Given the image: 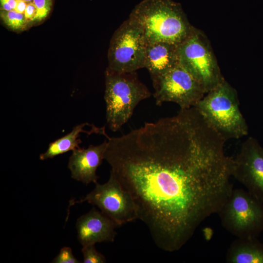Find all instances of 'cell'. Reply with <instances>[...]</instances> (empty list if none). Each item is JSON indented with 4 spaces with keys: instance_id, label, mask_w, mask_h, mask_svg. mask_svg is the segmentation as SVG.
Returning a JSON list of instances; mask_svg holds the SVG:
<instances>
[{
    "instance_id": "obj_1",
    "label": "cell",
    "mask_w": 263,
    "mask_h": 263,
    "mask_svg": "<svg viewBox=\"0 0 263 263\" xmlns=\"http://www.w3.org/2000/svg\"><path fill=\"white\" fill-rule=\"evenodd\" d=\"M226 141L195 107L108 138L110 172L162 250L180 249L231 194Z\"/></svg>"
},
{
    "instance_id": "obj_2",
    "label": "cell",
    "mask_w": 263,
    "mask_h": 263,
    "mask_svg": "<svg viewBox=\"0 0 263 263\" xmlns=\"http://www.w3.org/2000/svg\"><path fill=\"white\" fill-rule=\"evenodd\" d=\"M129 18L140 27L148 43L165 42L179 45L196 30L181 5L172 0H143Z\"/></svg>"
},
{
    "instance_id": "obj_3",
    "label": "cell",
    "mask_w": 263,
    "mask_h": 263,
    "mask_svg": "<svg viewBox=\"0 0 263 263\" xmlns=\"http://www.w3.org/2000/svg\"><path fill=\"white\" fill-rule=\"evenodd\" d=\"M151 93L135 72H105L104 99L107 123L113 132L119 130L132 117L136 106Z\"/></svg>"
},
{
    "instance_id": "obj_4",
    "label": "cell",
    "mask_w": 263,
    "mask_h": 263,
    "mask_svg": "<svg viewBox=\"0 0 263 263\" xmlns=\"http://www.w3.org/2000/svg\"><path fill=\"white\" fill-rule=\"evenodd\" d=\"M236 90L225 79L206 93L195 107L226 140L248 134L246 121L239 107Z\"/></svg>"
},
{
    "instance_id": "obj_5",
    "label": "cell",
    "mask_w": 263,
    "mask_h": 263,
    "mask_svg": "<svg viewBox=\"0 0 263 263\" xmlns=\"http://www.w3.org/2000/svg\"><path fill=\"white\" fill-rule=\"evenodd\" d=\"M217 214L224 228L237 238H257L263 230V203L246 189H233Z\"/></svg>"
},
{
    "instance_id": "obj_6",
    "label": "cell",
    "mask_w": 263,
    "mask_h": 263,
    "mask_svg": "<svg viewBox=\"0 0 263 263\" xmlns=\"http://www.w3.org/2000/svg\"><path fill=\"white\" fill-rule=\"evenodd\" d=\"M179 63L202 85L206 93L225 78L206 36L196 29L178 46Z\"/></svg>"
},
{
    "instance_id": "obj_7",
    "label": "cell",
    "mask_w": 263,
    "mask_h": 263,
    "mask_svg": "<svg viewBox=\"0 0 263 263\" xmlns=\"http://www.w3.org/2000/svg\"><path fill=\"white\" fill-rule=\"evenodd\" d=\"M148 42L140 27L129 18L113 34L108 51L110 69L133 72L145 68Z\"/></svg>"
},
{
    "instance_id": "obj_8",
    "label": "cell",
    "mask_w": 263,
    "mask_h": 263,
    "mask_svg": "<svg viewBox=\"0 0 263 263\" xmlns=\"http://www.w3.org/2000/svg\"><path fill=\"white\" fill-rule=\"evenodd\" d=\"M152 80L158 106L172 102L181 109H188L195 107L206 94L201 83L179 63Z\"/></svg>"
},
{
    "instance_id": "obj_9",
    "label": "cell",
    "mask_w": 263,
    "mask_h": 263,
    "mask_svg": "<svg viewBox=\"0 0 263 263\" xmlns=\"http://www.w3.org/2000/svg\"><path fill=\"white\" fill-rule=\"evenodd\" d=\"M95 184L94 188L85 197L78 201L72 200L70 206L87 202L98 207L118 226L138 219L133 199L112 172L106 183Z\"/></svg>"
},
{
    "instance_id": "obj_10",
    "label": "cell",
    "mask_w": 263,
    "mask_h": 263,
    "mask_svg": "<svg viewBox=\"0 0 263 263\" xmlns=\"http://www.w3.org/2000/svg\"><path fill=\"white\" fill-rule=\"evenodd\" d=\"M233 159L232 177L263 203V148L257 139L249 137Z\"/></svg>"
},
{
    "instance_id": "obj_11",
    "label": "cell",
    "mask_w": 263,
    "mask_h": 263,
    "mask_svg": "<svg viewBox=\"0 0 263 263\" xmlns=\"http://www.w3.org/2000/svg\"><path fill=\"white\" fill-rule=\"evenodd\" d=\"M118 225L101 211L93 208L76 221L77 239L82 245L98 243L113 242Z\"/></svg>"
},
{
    "instance_id": "obj_12",
    "label": "cell",
    "mask_w": 263,
    "mask_h": 263,
    "mask_svg": "<svg viewBox=\"0 0 263 263\" xmlns=\"http://www.w3.org/2000/svg\"><path fill=\"white\" fill-rule=\"evenodd\" d=\"M108 146V141L87 148H79L74 150L70 156L68 167L71 171V177L82 183L88 185L97 182L98 177L96 170L103 159Z\"/></svg>"
},
{
    "instance_id": "obj_13",
    "label": "cell",
    "mask_w": 263,
    "mask_h": 263,
    "mask_svg": "<svg viewBox=\"0 0 263 263\" xmlns=\"http://www.w3.org/2000/svg\"><path fill=\"white\" fill-rule=\"evenodd\" d=\"M178 46L165 42L148 43L145 68L151 79L163 75L179 64Z\"/></svg>"
},
{
    "instance_id": "obj_14",
    "label": "cell",
    "mask_w": 263,
    "mask_h": 263,
    "mask_svg": "<svg viewBox=\"0 0 263 263\" xmlns=\"http://www.w3.org/2000/svg\"><path fill=\"white\" fill-rule=\"evenodd\" d=\"M228 263H263V243L257 238H237L225 256Z\"/></svg>"
},
{
    "instance_id": "obj_15",
    "label": "cell",
    "mask_w": 263,
    "mask_h": 263,
    "mask_svg": "<svg viewBox=\"0 0 263 263\" xmlns=\"http://www.w3.org/2000/svg\"><path fill=\"white\" fill-rule=\"evenodd\" d=\"M87 123H82L74 127L72 131L63 136L56 139L49 145L47 150L40 154L39 159L45 160L51 159L54 157L69 151L78 149L79 145L81 143L79 136L82 132H85L88 134L93 133L100 134L105 135L107 138L109 136L107 135L105 131V127H94L90 131L84 130V127L88 125Z\"/></svg>"
},
{
    "instance_id": "obj_16",
    "label": "cell",
    "mask_w": 263,
    "mask_h": 263,
    "mask_svg": "<svg viewBox=\"0 0 263 263\" xmlns=\"http://www.w3.org/2000/svg\"><path fill=\"white\" fill-rule=\"evenodd\" d=\"M0 17L5 25L13 31H21L28 25L24 14L14 10H0Z\"/></svg>"
},
{
    "instance_id": "obj_17",
    "label": "cell",
    "mask_w": 263,
    "mask_h": 263,
    "mask_svg": "<svg viewBox=\"0 0 263 263\" xmlns=\"http://www.w3.org/2000/svg\"><path fill=\"white\" fill-rule=\"evenodd\" d=\"M81 252L83 256L84 263H104L106 262L105 256L98 252L95 244L82 246Z\"/></svg>"
},
{
    "instance_id": "obj_18",
    "label": "cell",
    "mask_w": 263,
    "mask_h": 263,
    "mask_svg": "<svg viewBox=\"0 0 263 263\" xmlns=\"http://www.w3.org/2000/svg\"><path fill=\"white\" fill-rule=\"evenodd\" d=\"M37 13L34 22H40L47 17L52 6V0H33Z\"/></svg>"
},
{
    "instance_id": "obj_19",
    "label": "cell",
    "mask_w": 263,
    "mask_h": 263,
    "mask_svg": "<svg viewBox=\"0 0 263 263\" xmlns=\"http://www.w3.org/2000/svg\"><path fill=\"white\" fill-rule=\"evenodd\" d=\"M53 263H79V261L74 256L72 249L67 246L63 247L58 254L54 259Z\"/></svg>"
},
{
    "instance_id": "obj_20",
    "label": "cell",
    "mask_w": 263,
    "mask_h": 263,
    "mask_svg": "<svg viewBox=\"0 0 263 263\" xmlns=\"http://www.w3.org/2000/svg\"><path fill=\"white\" fill-rule=\"evenodd\" d=\"M36 13V8L33 1L27 2V6L24 13L27 24L30 22H34Z\"/></svg>"
},
{
    "instance_id": "obj_21",
    "label": "cell",
    "mask_w": 263,
    "mask_h": 263,
    "mask_svg": "<svg viewBox=\"0 0 263 263\" xmlns=\"http://www.w3.org/2000/svg\"><path fill=\"white\" fill-rule=\"evenodd\" d=\"M16 3V0H0V10H14Z\"/></svg>"
},
{
    "instance_id": "obj_22",
    "label": "cell",
    "mask_w": 263,
    "mask_h": 263,
    "mask_svg": "<svg viewBox=\"0 0 263 263\" xmlns=\"http://www.w3.org/2000/svg\"><path fill=\"white\" fill-rule=\"evenodd\" d=\"M16 6L14 9L18 13L24 14L27 6V2L23 0H16Z\"/></svg>"
},
{
    "instance_id": "obj_23",
    "label": "cell",
    "mask_w": 263,
    "mask_h": 263,
    "mask_svg": "<svg viewBox=\"0 0 263 263\" xmlns=\"http://www.w3.org/2000/svg\"><path fill=\"white\" fill-rule=\"evenodd\" d=\"M23 0L25 1L26 2H29L32 1L33 0Z\"/></svg>"
}]
</instances>
